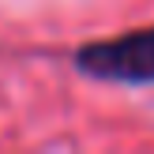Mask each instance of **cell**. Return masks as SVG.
Masks as SVG:
<instances>
[{"instance_id": "6da1fadb", "label": "cell", "mask_w": 154, "mask_h": 154, "mask_svg": "<svg viewBox=\"0 0 154 154\" xmlns=\"http://www.w3.org/2000/svg\"><path fill=\"white\" fill-rule=\"evenodd\" d=\"M79 75L117 87H154V26H135L117 38L87 42L72 53Z\"/></svg>"}]
</instances>
